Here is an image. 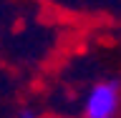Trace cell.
I'll return each mask as SVG.
<instances>
[{
	"mask_svg": "<svg viewBox=\"0 0 121 118\" xmlns=\"http://www.w3.org/2000/svg\"><path fill=\"white\" fill-rule=\"evenodd\" d=\"M38 118H56V116H38Z\"/></svg>",
	"mask_w": 121,
	"mask_h": 118,
	"instance_id": "cell-3",
	"label": "cell"
},
{
	"mask_svg": "<svg viewBox=\"0 0 121 118\" xmlns=\"http://www.w3.org/2000/svg\"><path fill=\"white\" fill-rule=\"evenodd\" d=\"M121 111V83L116 78L96 81L88 88L81 106V118H119Z\"/></svg>",
	"mask_w": 121,
	"mask_h": 118,
	"instance_id": "cell-1",
	"label": "cell"
},
{
	"mask_svg": "<svg viewBox=\"0 0 121 118\" xmlns=\"http://www.w3.org/2000/svg\"><path fill=\"white\" fill-rule=\"evenodd\" d=\"M18 118H38V113L33 111V108H20V111H18Z\"/></svg>",
	"mask_w": 121,
	"mask_h": 118,
	"instance_id": "cell-2",
	"label": "cell"
}]
</instances>
